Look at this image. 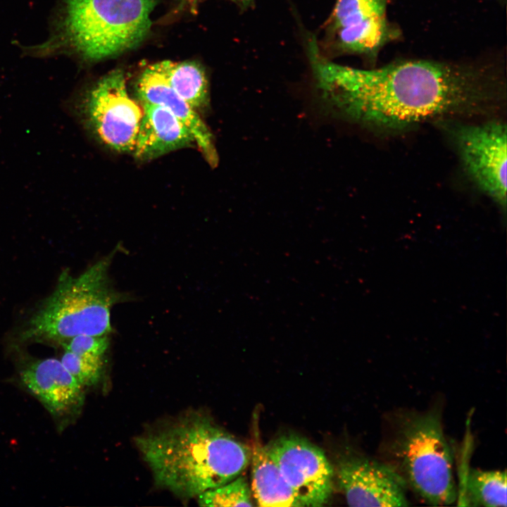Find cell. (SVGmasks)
<instances>
[{
  "mask_svg": "<svg viewBox=\"0 0 507 507\" xmlns=\"http://www.w3.org/2000/svg\"><path fill=\"white\" fill-rule=\"evenodd\" d=\"M308 52L324 96L349 117L378 128L474 112L504 92L501 67L490 61L411 59L365 70L333 63L316 46Z\"/></svg>",
  "mask_w": 507,
  "mask_h": 507,
  "instance_id": "1",
  "label": "cell"
},
{
  "mask_svg": "<svg viewBox=\"0 0 507 507\" xmlns=\"http://www.w3.org/2000/svg\"><path fill=\"white\" fill-rule=\"evenodd\" d=\"M135 442L156 484L183 498L198 496L234 480L251 457L249 447L198 414Z\"/></svg>",
  "mask_w": 507,
  "mask_h": 507,
  "instance_id": "2",
  "label": "cell"
},
{
  "mask_svg": "<svg viewBox=\"0 0 507 507\" xmlns=\"http://www.w3.org/2000/svg\"><path fill=\"white\" fill-rule=\"evenodd\" d=\"M156 0H60L50 37L27 48L35 56L75 55L85 61L116 56L148 35Z\"/></svg>",
  "mask_w": 507,
  "mask_h": 507,
  "instance_id": "3",
  "label": "cell"
},
{
  "mask_svg": "<svg viewBox=\"0 0 507 507\" xmlns=\"http://www.w3.org/2000/svg\"><path fill=\"white\" fill-rule=\"evenodd\" d=\"M387 418L380 461L423 502L453 503L457 497L453 456L439 406L425 411L399 410Z\"/></svg>",
  "mask_w": 507,
  "mask_h": 507,
  "instance_id": "4",
  "label": "cell"
},
{
  "mask_svg": "<svg viewBox=\"0 0 507 507\" xmlns=\"http://www.w3.org/2000/svg\"><path fill=\"white\" fill-rule=\"evenodd\" d=\"M115 252L77 277L64 271L57 286L30 319L22 340L61 344L79 334L107 335L112 331L111 309L123 299L111 286L108 268Z\"/></svg>",
  "mask_w": 507,
  "mask_h": 507,
  "instance_id": "5",
  "label": "cell"
},
{
  "mask_svg": "<svg viewBox=\"0 0 507 507\" xmlns=\"http://www.w3.org/2000/svg\"><path fill=\"white\" fill-rule=\"evenodd\" d=\"M77 108L85 125L102 143L118 152L133 153L143 109L129 96L121 70L99 80Z\"/></svg>",
  "mask_w": 507,
  "mask_h": 507,
  "instance_id": "6",
  "label": "cell"
},
{
  "mask_svg": "<svg viewBox=\"0 0 507 507\" xmlns=\"http://www.w3.org/2000/svg\"><path fill=\"white\" fill-rule=\"evenodd\" d=\"M506 126L499 121L462 125L455 138L463 165L479 188L506 207Z\"/></svg>",
  "mask_w": 507,
  "mask_h": 507,
  "instance_id": "7",
  "label": "cell"
},
{
  "mask_svg": "<svg viewBox=\"0 0 507 507\" xmlns=\"http://www.w3.org/2000/svg\"><path fill=\"white\" fill-rule=\"evenodd\" d=\"M266 447L302 506L327 503L333 492L334 470L319 447L295 435L282 436Z\"/></svg>",
  "mask_w": 507,
  "mask_h": 507,
  "instance_id": "8",
  "label": "cell"
},
{
  "mask_svg": "<svg viewBox=\"0 0 507 507\" xmlns=\"http://www.w3.org/2000/svg\"><path fill=\"white\" fill-rule=\"evenodd\" d=\"M390 0H337L332 27L344 51L376 58L387 44L399 38L400 30L387 18Z\"/></svg>",
  "mask_w": 507,
  "mask_h": 507,
  "instance_id": "9",
  "label": "cell"
},
{
  "mask_svg": "<svg viewBox=\"0 0 507 507\" xmlns=\"http://www.w3.org/2000/svg\"><path fill=\"white\" fill-rule=\"evenodd\" d=\"M337 477L350 506H407L403 482L381 461L349 454L338 462Z\"/></svg>",
  "mask_w": 507,
  "mask_h": 507,
  "instance_id": "10",
  "label": "cell"
},
{
  "mask_svg": "<svg viewBox=\"0 0 507 507\" xmlns=\"http://www.w3.org/2000/svg\"><path fill=\"white\" fill-rule=\"evenodd\" d=\"M20 378L54 416L65 417L81 406L83 387L56 358L29 362L20 370Z\"/></svg>",
  "mask_w": 507,
  "mask_h": 507,
  "instance_id": "11",
  "label": "cell"
},
{
  "mask_svg": "<svg viewBox=\"0 0 507 507\" xmlns=\"http://www.w3.org/2000/svg\"><path fill=\"white\" fill-rule=\"evenodd\" d=\"M137 90L141 102L164 107L180 120L192 133L208 162L213 166L217 164L218 156L208 127L196 109L175 92L154 64L142 72Z\"/></svg>",
  "mask_w": 507,
  "mask_h": 507,
  "instance_id": "12",
  "label": "cell"
},
{
  "mask_svg": "<svg viewBox=\"0 0 507 507\" xmlns=\"http://www.w3.org/2000/svg\"><path fill=\"white\" fill-rule=\"evenodd\" d=\"M141 103L143 115L133 151L135 158L151 160L195 143L188 128L168 110Z\"/></svg>",
  "mask_w": 507,
  "mask_h": 507,
  "instance_id": "13",
  "label": "cell"
},
{
  "mask_svg": "<svg viewBox=\"0 0 507 507\" xmlns=\"http://www.w3.org/2000/svg\"><path fill=\"white\" fill-rule=\"evenodd\" d=\"M251 491L257 506H302L283 477L266 446H256L251 453Z\"/></svg>",
  "mask_w": 507,
  "mask_h": 507,
  "instance_id": "14",
  "label": "cell"
},
{
  "mask_svg": "<svg viewBox=\"0 0 507 507\" xmlns=\"http://www.w3.org/2000/svg\"><path fill=\"white\" fill-rule=\"evenodd\" d=\"M154 65L175 92L192 107L196 109L207 105L208 81L198 63L163 61Z\"/></svg>",
  "mask_w": 507,
  "mask_h": 507,
  "instance_id": "15",
  "label": "cell"
},
{
  "mask_svg": "<svg viewBox=\"0 0 507 507\" xmlns=\"http://www.w3.org/2000/svg\"><path fill=\"white\" fill-rule=\"evenodd\" d=\"M506 492L505 470H482L472 468L467 474L463 489L467 506H506Z\"/></svg>",
  "mask_w": 507,
  "mask_h": 507,
  "instance_id": "16",
  "label": "cell"
},
{
  "mask_svg": "<svg viewBox=\"0 0 507 507\" xmlns=\"http://www.w3.org/2000/svg\"><path fill=\"white\" fill-rule=\"evenodd\" d=\"M251 496L247 480L240 475L197 497L199 505L201 506H253Z\"/></svg>",
  "mask_w": 507,
  "mask_h": 507,
  "instance_id": "17",
  "label": "cell"
},
{
  "mask_svg": "<svg viewBox=\"0 0 507 507\" xmlns=\"http://www.w3.org/2000/svg\"><path fill=\"white\" fill-rule=\"evenodd\" d=\"M61 361L82 387L96 384L101 377L103 357L80 355L65 351Z\"/></svg>",
  "mask_w": 507,
  "mask_h": 507,
  "instance_id": "18",
  "label": "cell"
},
{
  "mask_svg": "<svg viewBox=\"0 0 507 507\" xmlns=\"http://www.w3.org/2000/svg\"><path fill=\"white\" fill-rule=\"evenodd\" d=\"M65 351L76 354L103 357L109 342L107 335L79 334L61 343Z\"/></svg>",
  "mask_w": 507,
  "mask_h": 507,
  "instance_id": "19",
  "label": "cell"
},
{
  "mask_svg": "<svg viewBox=\"0 0 507 507\" xmlns=\"http://www.w3.org/2000/svg\"><path fill=\"white\" fill-rule=\"evenodd\" d=\"M198 0H181L182 3L185 5L192 13L196 11Z\"/></svg>",
  "mask_w": 507,
  "mask_h": 507,
  "instance_id": "20",
  "label": "cell"
},
{
  "mask_svg": "<svg viewBox=\"0 0 507 507\" xmlns=\"http://www.w3.org/2000/svg\"><path fill=\"white\" fill-rule=\"evenodd\" d=\"M244 6L249 4L253 0H236Z\"/></svg>",
  "mask_w": 507,
  "mask_h": 507,
  "instance_id": "21",
  "label": "cell"
}]
</instances>
